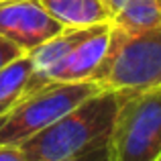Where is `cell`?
I'll list each match as a JSON object with an SVG mask.
<instances>
[{"label": "cell", "instance_id": "cell-2", "mask_svg": "<svg viewBox=\"0 0 161 161\" xmlns=\"http://www.w3.org/2000/svg\"><path fill=\"white\" fill-rule=\"evenodd\" d=\"M116 94L106 139L108 161H155L161 155V86Z\"/></svg>", "mask_w": 161, "mask_h": 161}, {"label": "cell", "instance_id": "cell-11", "mask_svg": "<svg viewBox=\"0 0 161 161\" xmlns=\"http://www.w3.org/2000/svg\"><path fill=\"white\" fill-rule=\"evenodd\" d=\"M0 161H25L20 147L14 145H0Z\"/></svg>", "mask_w": 161, "mask_h": 161}, {"label": "cell", "instance_id": "cell-10", "mask_svg": "<svg viewBox=\"0 0 161 161\" xmlns=\"http://www.w3.org/2000/svg\"><path fill=\"white\" fill-rule=\"evenodd\" d=\"M20 55H25V51L19 47V45H14V43H10L8 39L0 37V69L6 67L8 63H12L14 59H19Z\"/></svg>", "mask_w": 161, "mask_h": 161}, {"label": "cell", "instance_id": "cell-5", "mask_svg": "<svg viewBox=\"0 0 161 161\" xmlns=\"http://www.w3.org/2000/svg\"><path fill=\"white\" fill-rule=\"evenodd\" d=\"M63 27L39 0H0V37L19 45L25 53L53 39Z\"/></svg>", "mask_w": 161, "mask_h": 161}, {"label": "cell", "instance_id": "cell-9", "mask_svg": "<svg viewBox=\"0 0 161 161\" xmlns=\"http://www.w3.org/2000/svg\"><path fill=\"white\" fill-rule=\"evenodd\" d=\"M33 78L35 71L29 53L0 69V118L10 112L27 94H31Z\"/></svg>", "mask_w": 161, "mask_h": 161}, {"label": "cell", "instance_id": "cell-12", "mask_svg": "<svg viewBox=\"0 0 161 161\" xmlns=\"http://www.w3.org/2000/svg\"><path fill=\"white\" fill-rule=\"evenodd\" d=\"M71 161H108V155H106V147H98V149L90 151V153L82 155V157H75Z\"/></svg>", "mask_w": 161, "mask_h": 161}, {"label": "cell", "instance_id": "cell-1", "mask_svg": "<svg viewBox=\"0 0 161 161\" xmlns=\"http://www.w3.org/2000/svg\"><path fill=\"white\" fill-rule=\"evenodd\" d=\"M116 94L100 90L20 145L25 161H71L106 145Z\"/></svg>", "mask_w": 161, "mask_h": 161}, {"label": "cell", "instance_id": "cell-13", "mask_svg": "<svg viewBox=\"0 0 161 161\" xmlns=\"http://www.w3.org/2000/svg\"><path fill=\"white\" fill-rule=\"evenodd\" d=\"M155 161H161V155H159V157H157V159H155Z\"/></svg>", "mask_w": 161, "mask_h": 161}, {"label": "cell", "instance_id": "cell-8", "mask_svg": "<svg viewBox=\"0 0 161 161\" xmlns=\"http://www.w3.org/2000/svg\"><path fill=\"white\" fill-rule=\"evenodd\" d=\"M110 10V27L122 33H139L161 25V0H104Z\"/></svg>", "mask_w": 161, "mask_h": 161}, {"label": "cell", "instance_id": "cell-7", "mask_svg": "<svg viewBox=\"0 0 161 161\" xmlns=\"http://www.w3.org/2000/svg\"><path fill=\"white\" fill-rule=\"evenodd\" d=\"M63 29H90L110 25V10L104 0H39Z\"/></svg>", "mask_w": 161, "mask_h": 161}, {"label": "cell", "instance_id": "cell-3", "mask_svg": "<svg viewBox=\"0 0 161 161\" xmlns=\"http://www.w3.org/2000/svg\"><path fill=\"white\" fill-rule=\"evenodd\" d=\"M92 82L110 92L161 86V25L139 33H122L110 27L106 57Z\"/></svg>", "mask_w": 161, "mask_h": 161}, {"label": "cell", "instance_id": "cell-4", "mask_svg": "<svg viewBox=\"0 0 161 161\" xmlns=\"http://www.w3.org/2000/svg\"><path fill=\"white\" fill-rule=\"evenodd\" d=\"M100 90L102 88L94 82H51L27 94L0 118V145L20 147L27 139L47 129Z\"/></svg>", "mask_w": 161, "mask_h": 161}, {"label": "cell", "instance_id": "cell-6", "mask_svg": "<svg viewBox=\"0 0 161 161\" xmlns=\"http://www.w3.org/2000/svg\"><path fill=\"white\" fill-rule=\"evenodd\" d=\"M110 45V25L96 27L63 61L53 82H92Z\"/></svg>", "mask_w": 161, "mask_h": 161}]
</instances>
